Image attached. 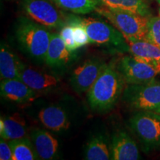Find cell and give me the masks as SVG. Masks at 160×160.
I'll list each match as a JSON object with an SVG mask.
<instances>
[{
    "label": "cell",
    "mask_w": 160,
    "mask_h": 160,
    "mask_svg": "<svg viewBox=\"0 0 160 160\" xmlns=\"http://www.w3.org/2000/svg\"><path fill=\"white\" fill-rule=\"evenodd\" d=\"M125 80L117 68V62L106 64L101 73L88 91V101L93 111H111L122 95Z\"/></svg>",
    "instance_id": "cell-1"
},
{
    "label": "cell",
    "mask_w": 160,
    "mask_h": 160,
    "mask_svg": "<svg viewBox=\"0 0 160 160\" xmlns=\"http://www.w3.org/2000/svg\"><path fill=\"white\" fill-rule=\"evenodd\" d=\"M16 39L22 51L34 61H45L51 33L45 26L31 19L21 17L15 28Z\"/></svg>",
    "instance_id": "cell-2"
},
{
    "label": "cell",
    "mask_w": 160,
    "mask_h": 160,
    "mask_svg": "<svg viewBox=\"0 0 160 160\" xmlns=\"http://www.w3.org/2000/svg\"><path fill=\"white\" fill-rule=\"evenodd\" d=\"M96 11L119 30L127 42L146 39L150 17L105 5L98 7Z\"/></svg>",
    "instance_id": "cell-3"
},
{
    "label": "cell",
    "mask_w": 160,
    "mask_h": 160,
    "mask_svg": "<svg viewBox=\"0 0 160 160\" xmlns=\"http://www.w3.org/2000/svg\"><path fill=\"white\" fill-rule=\"evenodd\" d=\"M78 20L85 28L91 43L103 46L115 53L129 52L127 40L112 24L93 18L78 17Z\"/></svg>",
    "instance_id": "cell-4"
},
{
    "label": "cell",
    "mask_w": 160,
    "mask_h": 160,
    "mask_svg": "<svg viewBox=\"0 0 160 160\" xmlns=\"http://www.w3.org/2000/svg\"><path fill=\"white\" fill-rule=\"evenodd\" d=\"M122 98L132 108L160 113V81L155 78L145 83L127 84Z\"/></svg>",
    "instance_id": "cell-5"
},
{
    "label": "cell",
    "mask_w": 160,
    "mask_h": 160,
    "mask_svg": "<svg viewBox=\"0 0 160 160\" xmlns=\"http://www.w3.org/2000/svg\"><path fill=\"white\" fill-rule=\"evenodd\" d=\"M129 125L145 152L160 147V113L139 111L130 119Z\"/></svg>",
    "instance_id": "cell-6"
},
{
    "label": "cell",
    "mask_w": 160,
    "mask_h": 160,
    "mask_svg": "<svg viewBox=\"0 0 160 160\" xmlns=\"http://www.w3.org/2000/svg\"><path fill=\"white\" fill-rule=\"evenodd\" d=\"M21 4L30 19L48 28L61 29L66 24L61 13L49 0H22Z\"/></svg>",
    "instance_id": "cell-7"
},
{
    "label": "cell",
    "mask_w": 160,
    "mask_h": 160,
    "mask_svg": "<svg viewBox=\"0 0 160 160\" xmlns=\"http://www.w3.org/2000/svg\"><path fill=\"white\" fill-rule=\"evenodd\" d=\"M126 84H141L155 79L160 71L133 56H125L117 62Z\"/></svg>",
    "instance_id": "cell-8"
},
{
    "label": "cell",
    "mask_w": 160,
    "mask_h": 160,
    "mask_svg": "<svg viewBox=\"0 0 160 160\" xmlns=\"http://www.w3.org/2000/svg\"><path fill=\"white\" fill-rule=\"evenodd\" d=\"M106 65L102 59L93 57L85 60L72 72L70 82L78 93L88 92Z\"/></svg>",
    "instance_id": "cell-9"
},
{
    "label": "cell",
    "mask_w": 160,
    "mask_h": 160,
    "mask_svg": "<svg viewBox=\"0 0 160 160\" xmlns=\"http://www.w3.org/2000/svg\"><path fill=\"white\" fill-rule=\"evenodd\" d=\"M19 79L37 93L50 92L59 87L60 79L57 76L38 71L24 64Z\"/></svg>",
    "instance_id": "cell-10"
},
{
    "label": "cell",
    "mask_w": 160,
    "mask_h": 160,
    "mask_svg": "<svg viewBox=\"0 0 160 160\" xmlns=\"http://www.w3.org/2000/svg\"><path fill=\"white\" fill-rule=\"evenodd\" d=\"M1 97L13 102L23 104L32 102L37 93L19 79L2 80L0 84Z\"/></svg>",
    "instance_id": "cell-11"
},
{
    "label": "cell",
    "mask_w": 160,
    "mask_h": 160,
    "mask_svg": "<svg viewBox=\"0 0 160 160\" xmlns=\"http://www.w3.org/2000/svg\"><path fill=\"white\" fill-rule=\"evenodd\" d=\"M39 159L51 160L57 158L59 142L48 131L44 129L31 130L29 135Z\"/></svg>",
    "instance_id": "cell-12"
},
{
    "label": "cell",
    "mask_w": 160,
    "mask_h": 160,
    "mask_svg": "<svg viewBox=\"0 0 160 160\" xmlns=\"http://www.w3.org/2000/svg\"><path fill=\"white\" fill-rule=\"evenodd\" d=\"M111 158L113 160H137L139 151L136 142L125 131L114 133L111 142Z\"/></svg>",
    "instance_id": "cell-13"
},
{
    "label": "cell",
    "mask_w": 160,
    "mask_h": 160,
    "mask_svg": "<svg viewBox=\"0 0 160 160\" xmlns=\"http://www.w3.org/2000/svg\"><path fill=\"white\" fill-rule=\"evenodd\" d=\"M38 120L45 128L53 132H63L70 128V120L66 111L57 105L43 108L37 114Z\"/></svg>",
    "instance_id": "cell-14"
},
{
    "label": "cell",
    "mask_w": 160,
    "mask_h": 160,
    "mask_svg": "<svg viewBox=\"0 0 160 160\" xmlns=\"http://www.w3.org/2000/svg\"><path fill=\"white\" fill-rule=\"evenodd\" d=\"M73 53L68 49L59 33H51V40L45 58V63L52 68H59L68 65Z\"/></svg>",
    "instance_id": "cell-15"
},
{
    "label": "cell",
    "mask_w": 160,
    "mask_h": 160,
    "mask_svg": "<svg viewBox=\"0 0 160 160\" xmlns=\"http://www.w3.org/2000/svg\"><path fill=\"white\" fill-rule=\"evenodd\" d=\"M129 53L160 71V48L147 39L128 42Z\"/></svg>",
    "instance_id": "cell-16"
},
{
    "label": "cell",
    "mask_w": 160,
    "mask_h": 160,
    "mask_svg": "<svg viewBox=\"0 0 160 160\" xmlns=\"http://www.w3.org/2000/svg\"><path fill=\"white\" fill-rule=\"evenodd\" d=\"M24 64L7 44L0 48V77L1 80L19 79Z\"/></svg>",
    "instance_id": "cell-17"
},
{
    "label": "cell",
    "mask_w": 160,
    "mask_h": 160,
    "mask_svg": "<svg viewBox=\"0 0 160 160\" xmlns=\"http://www.w3.org/2000/svg\"><path fill=\"white\" fill-rule=\"evenodd\" d=\"M0 135L5 140H13L28 137L25 121L18 114L1 117Z\"/></svg>",
    "instance_id": "cell-18"
},
{
    "label": "cell",
    "mask_w": 160,
    "mask_h": 160,
    "mask_svg": "<svg viewBox=\"0 0 160 160\" xmlns=\"http://www.w3.org/2000/svg\"><path fill=\"white\" fill-rule=\"evenodd\" d=\"M152 0H99L102 5L112 8L130 11L132 13L151 17Z\"/></svg>",
    "instance_id": "cell-19"
},
{
    "label": "cell",
    "mask_w": 160,
    "mask_h": 160,
    "mask_svg": "<svg viewBox=\"0 0 160 160\" xmlns=\"http://www.w3.org/2000/svg\"><path fill=\"white\" fill-rule=\"evenodd\" d=\"M111 158V147L105 136L93 137L88 142L85 151V159L108 160Z\"/></svg>",
    "instance_id": "cell-20"
},
{
    "label": "cell",
    "mask_w": 160,
    "mask_h": 160,
    "mask_svg": "<svg viewBox=\"0 0 160 160\" xmlns=\"http://www.w3.org/2000/svg\"><path fill=\"white\" fill-rule=\"evenodd\" d=\"M9 145L13 152V160L39 159L28 136L21 139L11 140Z\"/></svg>",
    "instance_id": "cell-21"
},
{
    "label": "cell",
    "mask_w": 160,
    "mask_h": 160,
    "mask_svg": "<svg viewBox=\"0 0 160 160\" xmlns=\"http://www.w3.org/2000/svg\"><path fill=\"white\" fill-rule=\"evenodd\" d=\"M60 8L76 14H87L96 11L99 0H52Z\"/></svg>",
    "instance_id": "cell-22"
},
{
    "label": "cell",
    "mask_w": 160,
    "mask_h": 160,
    "mask_svg": "<svg viewBox=\"0 0 160 160\" xmlns=\"http://www.w3.org/2000/svg\"><path fill=\"white\" fill-rule=\"evenodd\" d=\"M68 23L71 24L73 27V37H74L75 42L77 44L78 48L85 46L86 45H88L89 43H91L85 28L79 22V21L78 20V17H71Z\"/></svg>",
    "instance_id": "cell-23"
},
{
    "label": "cell",
    "mask_w": 160,
    "mask_h": 160,
    "mask_svg": "<svg viewBox=\"0 0 160 160\" xmlns=\"http://www.w3.org/2000/svg\"><path fill=\"white\" fill-rule=\"evenodd\" d=\"M146 39L160 48V16L149 18Z\"/></svg>",
    "instance_id": "cell-24"
},
{
    "label": "cell",
    "mask_w": 160,
    "mask_h": 160,
    "mask_svg": "<svg viewBox=\"0 0 160 160\" xmlns=\"http://www.w3.org/2000/svg\"><path fill=\"white\" fill-rule=\"evenodd\" d=\"M59 35L65 42L66 47L70 51L73 53L77 51L78 47L75 42L74 37H73V27L71 24L66 23L65 25L60 29Z\"/></svg>",
    "instance_id": "cell-25"
},
{
    "label": "cell",
    "mask_w": 160,
    "mask_h": 160,
    "mask_svg": "<svg viewBox=\"0 0 160 160\" xmlns=\"http://www.w3.org/2000/svg\"><path fill=\"white\" fill-rule=\"evenodd\" d=\"M0 159L13 160V152L9 143L6 142L5 139L1 138L0 140Z\"/></svg>",
    "instance_id": "cell-26"
},
{
    "label": "cell",
    "mask_w": 160,
    "mask_h": 160,
    "mask_svg": "<svg viewBox=\"0 0 160 160\" xmlns=\"http://www.w3.org/2000/svg\"><path fill=\"white\" fill-rule=\"evenodd\" d=\"M157 2H158V3H159L160 5V0H157Z\"/></svg>",
    "instance_id": "cell-27"
},
{
    "label": "cell",
    "mask_w": 160,
    "mask_h": 160,
    "mask_svg": "<svg viewBox=\"0 0 160 160\" xmlns=\"http://www.w3.org/2000/svg\"><path fill=\"white\" fill-rule=\"evenodd\" d=\"M159 16H160V8H159Z\"/></svg>",
    "instance_id": "cell-28"
},
{
    "label": "cell",
    "mask_w": 160,
    "mask_h": 160,
    "mask_svg": "<svg viewBox=\"0 0 160 160\" xmlns=\"http://www.w3.org/2000/svg\"><path fill=\"white\" fill-rule=\"evenodd\" d=\"M159 74H160V73H159Z\"/></svg>",
    "instance_id": "cell-29"
}]
</instances>
